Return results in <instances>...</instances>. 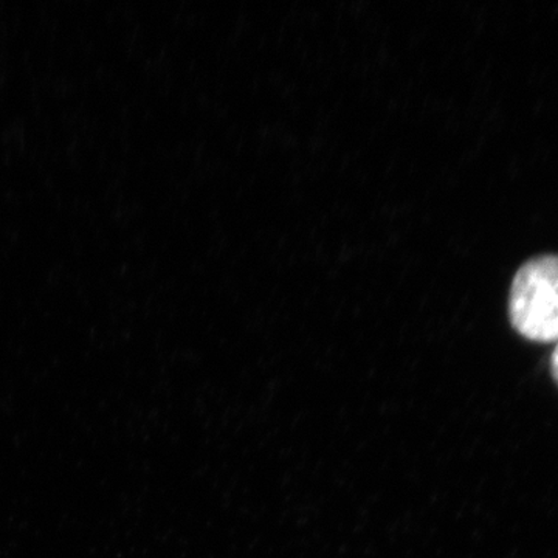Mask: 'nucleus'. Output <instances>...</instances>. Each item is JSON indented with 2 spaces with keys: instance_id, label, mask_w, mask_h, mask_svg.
I'll return each instance as SVG.
<instances>
[{
  "instance_id": "f257e3e1",
  "label": "nucleus",
  "mask_w": 558,
  "mask_h": 558,
  "mask_svg": "<svg viewBox=\"0 0 558 558\" xmlns=\"http://www.w3.org/2000/svg\"><path fill=\"white\" fill-rule=\"evenodd\" d=\"M510 323L524 339L558 341V256L527 260L513 278Z\"/></svg>"
},
{
  "instance_id": "f03ea898",
  "label": "nucleus",
  "mask_w": 558,
  "mask_h": 558,
  "mask_svg": "<svg viewBox=\"0 0 558 558\" xmlns=\"http://www.w3.org/2000/svg\"><path fill=\"white\" fill-rule=\"evenodd\" d=\"M550 369H553L554 379H556L558 384V341L556 349H554L553 357H550Z\"/></svg>"
}]
</instances>
